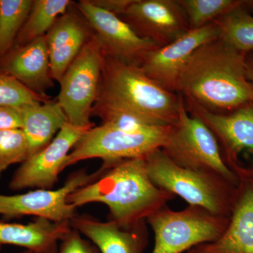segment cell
<instances>
[{
  "label": "cell",
  "instance_id": "cell-1",
  "mask_svg": "<svg viewBox=\"0 0 253 253\" xmlns=\"http://www.w3.org/2000/svg\"><path fill=\"white\" fill-rule=\"evenodd\" d=\"M246 55L220 38L194 53L183 69L176 92L188 102L212 112H231L253 104L246 77Z\"/></svg>",
  "mask_w": 253,
  "mask_h": 253
},
{
  "label": "cell",
  "instance_id": "cell-2",
  "mask_svg": "<svg viewBox=\"0 0 253 253\" xmlns=\"http://www.w3.org/2000/svg\"><path fill=\"white\" fill-rule=\"evenodd\" d=\"M101 168V174L71 193L68 202L76 208L91 203L106 205L109 210L108 220L124 229L146 221L175 198L151 181L145 158L102 165Z\"/></svg>",
  "mask_w": 253,
  "mask_h": 253
},
{
  "label": "cell",
  "instance_id": "cell-3",
  "mask_svg": "<svg viewBox=\"0 0 253 253\" xmlns=\"http://www.w3.org/2000/svg\"><path fill=\"white\" fill-rule=\"evenodd\" d=\"M181 95L168 90L149 78L139 66L105 53L99 96L94 104L126 110L156 126L177 122Z\"/></svg>",
  "mask_w": 253,
  "mask_h": 253
},
{
  "label": "cell",
  "instance_id": "cell-4",
  "mask_svg": "<svg viewBox=\"0 0 253 253\" xmlns=\"http://www.w3.org/2000/svg\"><path fill=\"white\" fill-rule=\"evenodd\" d=\"M145 161L150 179L160 189L179 196L189 206L230 217L236 186L212 173L178 166L162 149L151 153Z\"/></svg>",
  "mask_w": 253,
  "mask_h": 253
},
{
  "label": "cell",
  "instance_id": "cell-5",
  "mask_svg": "<svg viewBox=\"0 0 253 253\" xmlns=\"http://www.w3.org/2000/svg\"><path fill=\"white\" fill-rule=\"evenodd\" d=\"M162 150L181 167L212 173L239 185V176L226 163L217 138L201 120L190 114L181 95L179 118Z\"/></svg>",
  "mask_w": 253,
  "mask_h": 253
},
{
  "label": "cell",
  "instance_id": "cell-6",
  "mask_svg": "<svg viewBox=\"0 0 253 253\" xmlns=\"http://www.w3.org/2000/svg\"><path fill=\"white\" fill-rule=\"evenodd\" d=\"M172 126H158L146 130L127 131L101 126L88 129L81 136L68 156L65 168L92 158L102 160L104 166L146 158L162 149Z\"/></svg>",
  "mask_w": 253,
  "mask_h": 253
},
{
  "label": "cell",
  "instance_id": "cell-7",
  "mask_svg": "<svg viewBox=\"0 0 253 253\" xmlns=\"http://www.w3.org/2000/svg\"><path fill=\"white\" fill-rule=\"evenodd\" d=\"M229 221V217L198 206H189L179 211L165 206L146 219L154 233L151 253H183L214 242L222 235Z\"/></svg>",
  "mask_w": 253,
  "mask_h": 253
},
{
  "label": "cell",
  "instance_id": "cell-8",
  "mask_svg": "<svg viewBox=\"0 0 253 253\" xmlns=\"http://www.w3.org/2000/svg\"><path fill=\"white\" fill-rule=\"evenodd\" d=\"M104 57L102 44L94 34L59 82L56 100L73 126L86 129L95 126L91 111L99 96Z\"/></svg>",
  "mask_w": 253,
  "mask_h": 253
},
{
  "label": "cell",
  "instance_id": "cell-9",
  "mask_svg": "<svg viewBox=\"0 0 253 253\" xmlns=\"http://www.w3.org/2000/svg\"><path fill=\"white\" fill-rule=\"evenodd\" d=\"M102 172L99 170L88 174L85 170L71 174L59 189H36L25 194H0V215L6 219L34 216L54 222H70L76 214L77 208L68 202L71 193L95 180Z\"/></svg>",
  "mask_w": 253,
  "mask_h": 253
},
{
  "label": "cell",
  "instance_id": "cell-10",
  "mask_svg": "<svg viewBox=\"0 0 253 253\" xmlns=\"http://www.w3.org/2000/svg\"><path fill=\"white\" fill-rule=\"evenodd\" d=\"M76 5L90 25L106 54L111 57L139 66L151 51L161 47L139 36L119 16L95 6L89 0H81Z\"/></svg>",
  "mask_w": 253,
  "mask_h": 253
},
{
  "label": "cell",
  "instance_id": "cell-11",
  "mask_svg": "<svg viewBox=\"0 0 253 253\" xmlns=\"http://www.w3.org/2000/svg\"><path fill=\"white\" fill-rule=\"evenodd\" d=\"M86 130L66 123L50 144L28 158L15 171L9 189H52L64 169L68 155Z\"/></svg>",
  "mask_w": 253,
  "mask_h": 253
},
{
  "label": "cell",
  "instance_id": "cell-12",
  "mask_svg": "<svg viewBox=\"0 0 253 253\" xmlns=\"http://www.w3.org/2000/svg\"><path fill=\"white\" fill-rule=\"evenodd\" d=\"M139 36L163 46L189 31V22L180 1L134 0L121 17Z\"/></svg>",
  "mask_w": 253,
  "mask_h": 253
},
{
  "label": "cell",
  "instance_id": "cell-13",
  "mask_svg": "<svg viewBox=\"0 0 253 253\" xmlns=\"http://www.w3.org/2000/svg\"><path fill=\"white\" fill-rule=\"evenodd\" d=\"M219 37L214 21L199 29L189 30L173 42L151 51L139 67L165 89L176 92L179 76L195 51Z\"/></svg>",
  "mask_w": 253,
  "mask_h": 253
},
{
  "label": "cell",
  "instance_id": "cell-14",
  "mask_svg": "<svg viewBox=\"0 0 253 253\" xmlns=\"http://www.w3.org/2000/svg\"><path fill=\"white\" fill-rule=\"evenodd\" d=\"M94 34L75 2L56 19L45 36L54 81L59 83L67 68Z\"/></svg>",
  "mask_w": 253,
  "mask_h": 253
},
{
  "label": "cell",
  "instance_id": "cell-15",
  "mask_svg": "<svg viewBox=\"0 0 253 253\" xmlns=\"http://www.w3.org/2000/svg\"><path fill=\"white\" fill-rule=\"evenodd\" d=\"M190 114L199 118L212 131L225 151L226 162L231 168L242 151L253 156V104H247L231 112H212L194 103L186 101Z\"/></svg>",
  "mask_w": 253,
  "mask_h": 253
},
{
  "label": "cell",
  "instance_id": "cell-16",
  "mask_svg": "<svg viewBox=\"0 0 253 253\" xmlns=\"http://www.w3.org/2000/svg\"><path fill=\"white\" fill-rule=\"evenodd\" d=\"M70 226L91 240L101 253H144L149 244L146 221L124 229L111 221L77 214L70 221Z\"/></svg>",
  "mask_w": 253,
  "mask_h": 253
},
{
  "label": "cell",
  "instance_id": "cell-17",
  "mask_svg": "<svg viewBox=\"0 0 253 253\" xmlns=\"http://www.w3.org/2000/svg\"><path fill=\"white\" fill-rule=\"evenodd\" d=\"M0 72L14 78L30 90L46 96L54 86L46 37L14 48L0 60Z\"/></svg>",
  "mask_w": 253,
  "mask_h": 253
},
{
  "label": "cell",
  "instance_id": "cell-18",
  "mask_svg": "<svg viewBox=\"0 0 253 253\" xmlns=\"http://www.w3.org/2000/svg\"><path fill=\"white\" fill-rule=\"evenodd\" d=\"M238 187L226 230L217 241L194 248V253H253V180Z\"/></svg>",
  "mask_w": 253,
  "mask_h": 253
},
{
  "label": "cell",
  "instance_id": "cell-19",
  "mask_svg": "<svg viewBox=\"0 0 253 253\" xmlns=\"http://www.w3.org/2000/svg\"><path fill=\"white\" fill-rule=\"evenodd\" d=\"M71 229L70 222H54L43 218L26 224L0 221V248L9 245L36 253H56L58 243Z\"/></svg>",
  "mask_w": 253,
  "mask_h": 253
},
{
  "label": "cell",
  "instance_id": "cell-20",
  "mask_svg": "<svg viewBox=\"0 0 253 253\" xmlns=\"http://www.w3.org/2000/svg\"><path fill=\"white\" fill-rule=\"evenodd\" d=\"M19 109L29 157L44 149L68 123L66 114L56 99L42 104L26 105Z\"/></svg>",
  "mask_w": 253,
  "mask_h": 253
},
{
  "label": "cell",
  "instance_id": "cell-21",
  "mask_svg": "<svg viewBox=\"0 0 253 253\" xmlns=\"http://www.w3.org/2000/svg\"><path fill=\"white\" fill-rule=\"evenodd\" d=\"M73 4V1L70 0H33L31 11L18 34L14 48L21 47L45 36L56 19Z\"/></svg>",
  "mask_w": 253,
  "mask_h": 253
},
{
  "label": "cell",
  "instance_id": "cell-22",
  "mask_svg": "<svg viewBox=\"0 0 253 253\" xmlns=\"http://www.w3.org/2000/svg\"><path fill=\"white\" fill-rule=\"evenodd\" d=\"M217 23L223 41L243 54L253 51V16L242 5L218 18Z\"/></svg>",
  "mask_w": 253,
  "mask_h": 253
},
{
  "label": "cell",
  "instance_id": "cell-23",
  "mask_svg": "<svg viewBox=\"0 0 253 253\" xmlns=\"http://www.w3.org/2000/svg\"><path fill=\"white\" fill-rule=\"evenodd\" d=\"M33 0H0V60L14 48Z\"/></svg>",
  "mask_w": 253,
  "mask_h": 253
},
{
  "label": "cell",
  "instance_id": "cell-24",
  "mask_svg": "<svg viewBox=\"0 0 253 253\" xmlns=\"http://www.w3.org/2000/svg\"><path fill=\"white\" fill-rule=\"evenodd\" d=\"M190 30L199 29L241 4L234 0H181Z\"/></svg>",
  "mask_w": 253,
  "mask_h": 253
},
{
  "label": "cell",
  "instance_id": "cell-25",
  "mask_svg": "<svg viewBox=\"0 0 253 253\" xmlns=\"http://www.w3.org/2000/svg\"><path fill=\"white\" fill-rule=\"evenodd\" d=\"M51 99L48 95L37 94L14 78L0 72V106L21 108L26 105L42 104Z\"/></svg>",
  "mask_w": 253,
  "mask_h": 253
},
{
  "label": "cell",
  "instance_id": "cell-26",
  "mask_svg": "<svg viewBox=\"0 0 253 253\" xmlns=\"http://www.w3.org/2000/svg\"><path fill=\"white\" fill-rule=\"evenodd\" d=\"M29 148L22 129L0 131V177L9 166L25 162Z\"/></svg>",
  "mask_w": 253,
  "mask_h": 253
},
{
  "label": "cell",
  "instance_id": "cell-27",
  "mask_svg": "<svg viewBox=\"0 0 253 253\" xmlns=\"http://www.w3.org/2000/svg\"><path fill=\"white\" fill-rule=\"evenodd\" d=\"M56 253H101L94 244L83 239L81 233L71 228L61 241Z\"/></svg>",
  "mask_w": 253,
  "mask_h": 253
},
{
  "label": "cell",
  "instance_id": "cell-28",
  "mask_svg": "<svg viewBox=\"0 0 253 253\" xmlns=\"http://www.w3.org/2000/svg\"><path fill=\"white\" fill-rule=\"evenodd\" d=\"M22 127V114L19 108L0 106V131Z\"/></svg>",
  "mask_w": 253,
  "mask_h": 253
},
{
  "label": "cell",
  "instance_id": "cell-29",
  "mask_svg": "<svg viewBox=\"0 0 253 253\" xmlns=\"http://www.w3.org/2000/svg\"><path fill=\"white\" fill-rule=\"evenodd\" d=\"M91 4L121 17L134 0H89Z\"/></svg>",
  "mask_w": 253,
  "mask_h": 253
},
{
  "label": "cell",
  "instance_id": "cell-30",
  "mask_svg": "<svg viewBox=\"0 0 253 253\" xmlns=\"http://www.w3.org/2000/svg\"><path fill=\"white\" fill-rule=\"evenodd\" d=\"M246 77L253 88V51L246 55Z\"/></svg>",
  "mask_w": 253,
  "mask_h": 253
},
{
  "label": "cell",
  "instance_id": "cell-31",
  "mask_svg": "<svg viewBox=\"0 0 253 253\" xmlns=\"http://www.w3.org/2000/svg\"><path fill=\"white\" fill-rule=\"evenodd\" d=\"M241 5L245 9H249L253 11V0H248V1H241Z\"/></svg>",
  "mask_w": 253,
  "mask_h": 253
},
{
  "label": "cell",
  "instance_id": "cell-32",
  "mask_svg": "<svg viewBox=\"0 0 253 253\" xmlns=\"http://www.w3.org/2000/svg\"><path fill=\"white\" fill-rule=\"evenodd\" d=\"M36 253L33 252V251H28V250H26V251H23V253Z\"/></svg>",
  "mask_w": 253,
  "mask_h": 253
},
{
  "label": "cell",
  "instance_id": "cell-33",
  "mask_svg": "<svg viewBox=\"0 0 253 253\" xmlns=\"http://www.w3.org/2000/svg\"><path fill=\"white\" fill-rule=\"evenodd\" d=\"M187 253H194V251L192 249L190 250V251H187Z\"/></svg>",
  "mask_w": 253,
  "mask_h": 253
}]
</instances>
